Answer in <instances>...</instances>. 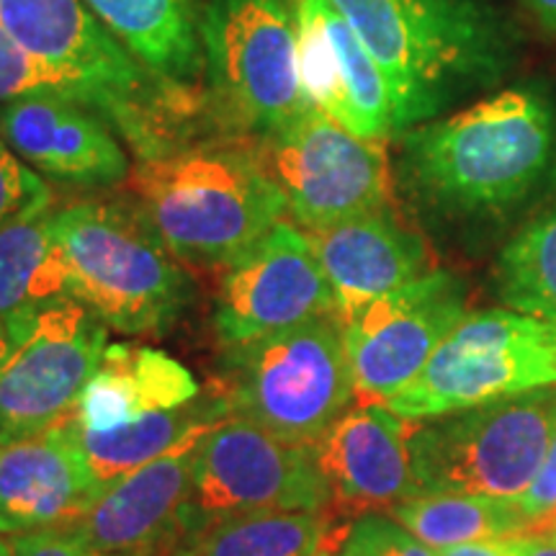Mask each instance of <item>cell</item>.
I'll return each instance as SVG.
<instances>
[{
  "mask_svg": "<svg viewBox=\"0 0 556 556\" xmlns=\"http://www.w3.org/2000/svg\"><path fill=\"white\" fill-rule=\"evenodd\" d=\"M11 544L13 556H106L90 544L75 526L21 533Z\"/></svg>",
  "mask_w": 556,
  "mask_h": 556,
  "instance_id": "cell-31",
  "label": "cell"
},
{
  "mask_svg": "<svg viewBox=\"0 0 556 556\" xmlns=\"http://www.w3.org/2000/svg\"><path fill=\"white\" fill-rule=\"evenodd\" d=\"M261 163L302 229H319L389 208L392 165L384 142L364 139L317 109L274 137Z\"/></svg>",
  "mask_w": 556,
  "mask_h": 556,
  "instance_id": "cell-11",
  "label": "cell"
},
{
  "mask_svg": "<svg viewBox=\"0 0 556 556\" xmlns=\"http://www.w3.org/2000/svg\"><path fill=\"white\" fill-rule=\"evenodd\" d=\"M0 139L21 160L67 184L109 186L129 157L106 116L67 93H26L0 103Z\"/></svg>",
  "mask_w": 556,
  "mask_h": 556,
  "instance_id": "cell-17",
  "label": "cell"
},
{
  "mask_svg": "<svg viewBox=\"0 0 556 556\" xmlns=\"http://www.w3.org/2000/svg\"><path fill=\"white\" fill-rule=\"evenodd\" d=\"M400 178L448 219H507L556 180V106L507 88L405 135Z\"/></svg>",
  "mask_w": 556,
  "mask_h": 556,
  "instance_id": "cell-1",
  "label": "cell"
},
{
  "mask_svg": "<svg viewBox=\"0 0 556 556\" xmlns=\"http://www.w3.org/2000/svg\"><path fill=\"white\" fill-rule=\"evenodd\" d=\"M50 197L52 191L41 184L37 173L26 168L16 152L0 139V227Z\"/></svg>",
  "mask_w": 556,
  "mask_h": 556,
  "instance_id": "cell-29",
  "label": "cell"
},
{
  "mask_svg": "<svg viewBox=\"0 0 556 556\" xmlns=\"http://www.w3.org/2000/svg\"><path fill=\"white\" fill-rule=\"evenodd\" d=\"M518 505L526 513L528 523H531L528 536H544L556 520V441L548 448L533 482L518 497Z\"/></svg>",
  "mask_w": 556,
  "mask_h": 556,
  "instance_id": "cell-30",
  "label": "cell"
},
{
  "mask_svg": "<svg viewBox=\"0 0 556 556\" xmlns=\"http://www.w3.org/2000/svg\"><path fill=\"white\" fill-rule=\"evenodd\" d=\"M135 204L176 258L232 266L287 217L258 155L184 148L142 157L129 173Z\"/></svg>",
  "mask_w": 556,
  "mask_h": 556,
  "instance_id": "cell-3",
  "label": "cell"
},
{
  "mask_svg": "<svg viewBox=\"0 0 556 556\" xmlns=\"http://www.w3.org/2000/svg\"><path fill=\"white\" fill-rule=\"evenodd\" d=\"M495 291L507 309L556 323V201L500 250Z\"/></svg>",
  "mask_w": 556,
  "mask_h": 556,
  "instance_id": "cell-26",
  "label": "cell"
},
{
  "mask_svg": "<svg viewBox=\"0 0 556 556\" xmlns=\"http://www.w3.org/2000/svg\"><path fill=\"white\" fill-rule=\"evenodd\" d=\"M0 556H13V544L3 536H0Z\"/></svg>",
  "mask_w": 556,
  "mask_h": 556,
  "instance_id": "cell-36",
  "label": "cell"
},
{
  "mask_svg": "<svg viewBox=\"0 0 556 556\" xmlns=\"http://www.w3.org/2000/svg\"><path fill=\"white\" fill-rule=\"evenodd\" d=\"M438 556H518V552L513 546V539H492L438 548Z\"/></svg>",
  "mask_w": 556,
  "mask_h": 556,
  "instance_id": "cell-32",
  "label": "cell"
},
{
  "mask_svg": "<svg viewBox=\"0 0 556 556\" xmlns=\"http://www.w3.org/2000/svg\"><path fill=\"white\" fill-rule=\"evenodd\" d=\"M526 5L548 34H556V0H526Z\"/></svg>",
  "mask_w": 556,
  "mask_h": 556,
  "instance_id": "cell-34",
  "label": "cell"
},
{
  "mask_svg": "<svg viewBox=\"0 0 556 556\" xmlns=\"http://www.w3.org/2000/svg\"><path fill=\"white\" fill-rule=\"evenodd\" d=\"M467 312L462 278L430 270L343 323L358 405H387L405 392Z\"/></svg>",
  "mask_w": 556,
  "mask_h": 556,
  "instance_id": "cell-13",
  "label": "cell"
},
{
  "mask_svg": "<svg viewBox=\"0 0 556 556\" xmlns=\"http://www.w3.org/2000/svg\"><path fill=\"white\" fill-rule=\"evenodd\" d=\"M229 417L232 415H229L227 402L214 389L208 394H199L189 405L168 409V413H152L131 426L114 430H86L75 417V438H78L90 475L103 490L116 479L127 477L129 471L168 454L189 435L217 428Z\"/></svg>",
  "mask_w": 556,
  "mask_h": 556,
  "instance_id": "cell-23",
  "label": "cell"
},
{
  "mask_svg": "<svg viewBox=\"0 0 556 556\" xmlns=\"http://www.w3.org/2000/svg\"><path fill=\"white\" fill-rule=\"evenodd\" d=\"M325 556H330V554H325Z\"/></svg>",
  "mask_w": 556,
  "mask_h": 556,
  "instance_id": "cell-38",
  "label": "cell"
},
{
  "mask_svg": "<svg viewBox=\"0 0 556 556\" xmlns=\"http://www.w3.org/2000/svg\"><path fill=\"white\" fill-rule=\"evenodd\" d=\"M541 539H548V541H552V544L556 546V523H554L552 528H548V531H546L544 536H541Z\"/></svg>",
  "mask_w": 556,
  "mask_h": 556,
  "instance_id": "cell-37",
  "label": "cell"
},
{
  "mask_svg": "<svg viewBox=\"0 0 556 556\" xmlns=\"http://www.w3.org/2000/svg\"><path fill=\"white\" fill-rule=\"evenodd\" d=\"M544 387H556V323L513 309L467 312L387 407L420 422Z\"/></svg>",
  "mask_w": 556,
  "mask_h": 556,
  "instance_id": "cell-9",
  "label": "cell"
},
{
  "mask_svg": "<svg viewBox=\"0 0 556 556\" xmlns=\"http://www.w3.org/2000/svg\"><path fill=\"white\" fill-rule=\"evenodd\" d=\"M52 197L0 227V325L11 343L47 304L67 296Z\"/></svg>",
  "mask_w": 556,
  "mask_h": 556,
  "instance_id": "cell-22",
  "label": "cell"
},
{
  "mask_svg": "<svg viewBox=\"0 0 556 556\" xmlns=\"http://www.w3.org/2000/svg\"><path fill=\"white\" fill-rule=\"evenodd\" d=\"M384 75L394 135L433 122L495 83L510 62L503 24L482 0H330Z\"/></svg>",
  "mask_w": 556,
  "mask_h": 556,
  "instance_id": "cell-2",
  "label": "cell"
},
{
  "mask_svg": "<svg viewBox=\"0 0 556 556\" xmlns=\"http://www.w3.org/2000/svg\"><path fill=\"white\" fill-rule=\"evenodd\" d=\"M266 510H330V490L309 446H294L229 417L197 448L184 541L225 518Z\"/></svg>",
  "mask_w": 556,
  "mask_h": 556,
  "instance_id": "cell-10",
  "label": "cell"
},
{
  "mask_svg": "<svg viewBox=\"0 0 556 556\" xmlns=\"http://www.w3.org/2000/svg\"><path fill=\"white\" fill-rule=\"evenodd\" d=\"M309 451L338 513H389L422 495L409 456V422L387 405L356 402Z\"/></svg>",
  "mask_w": 556,
  "mask_h": 556,
  "instance_id": "cell-15",
  "label": "cell"
},
{
  "mask_svg": "<svg viewBox=\"0 0 556 556\" xmlns=\"http://www.w3.org/2000/svg\"><path fill=\"white\" fill-rule=\"evenodd\" d=\"M518 556H556V546L541 536H520L513 539Z\"/></svg>",
  "mask_w": 556,
  "mask_h": 556,
  "instance_id": "cell-33",
  "label": "cell"
},
{
  "mask_svg": "<svg viewBox=\"0 0 556 556\" xmlns=\"http://www.w3.org/2000/svg\"><path fill=\"white\" fill-rule=\"evenodd\" d=\"M348 528H332L328 510L248 513L204 528L170 556H336Z\"/></svg>",
  "mask_w": 556,
  "mask_h": 556,
  "instance_id": "cell-24",
  "label": "cell"
},
{
  "mask_svg": "<svg viewBox=\"0 0 556 556\" xmlns=\"http://www.w3.org/2000/svg\"><path fill=\"white\" fill-rule=\"evenodd\" d=\"M336 315V294L304 229L283 219L227 266L217 299L219 338L245 345Z\"/></svg>",
  "mask_w": 556,
  "mask_h": 556,
  "instance_id": "cell-14",
  "label": "cell"
},
{
  "mask_svg": "<svg viewBox=\"0 0 556 556\" xmlns=\"http://www.w3.org/2000/svg\"><path fill=\"white\" fill-rule=\"evenodd\" d=\"M0 26L80 101L106 116L139 157L163 155L186 90L165 86L106 31L83 0H0Z\"/></svg>",
  "mask_w": 556,
  "mask_h": 556,
  "instance_id": "cell-4",
  "label": "cell"
},
{
  "mask_svg": "<svg viewBox=\"0 0 556 556\" xmlns=\"http://www.w3.org/2000/svg\"><path fill=\"white\" fill-rule=\"evenodd\" d=\"M336 556H438V552L422 544L394 518L368 513L351 523Z\"/></svg>",
  "mask_w": 556,
  "mask_h": 556,
  "instance_id": "cell-27",
  "label": "cell"
},
{
  "mask_svg": "<svg viewBox=\"0 0 556 556\" xmlns=\"http://www.w3.org/2000/svg\"><path fill=\"white\" fill-rule=\"evenodd\" d=\"M206 433L199 430L168 454L103 486L73 526L106 556H170L184 544L180 516Z\"/></svg>",
  "mask_w": 556,
  "mask_h": 556,
  "instance_id": "cell-16",
  "label": "cell"
},
{
  "mask_svg": "<svg viewBox=\"0 0 556 556\" xmlns=\"http://www.w3.org/2000/svg\"><path fill=\"white\" fill-rule=\"evenodd\" d=\"M304 232L336 294L340 323L435 270L420 235L402 225L389 208Z\"/></svg>",
  "mask_w": 556,
  "mask_h": 556,
  "instance_id": "cell-19",
  "label": "cell"
},
{
  "mask_svg": "<svg viewBox=\"0 0 556 556\" xmlns=\"http://www.w3.org/2000/svg\"><path fill=\"white\" fill-rule=\"evenodd\" d=\"M204 78L219 116L263 139L304 111L291 0H208L201 11Z\"/></svg>",
  "mask_w": 556,
  "mask_h": 556,
  "instance_id": "cell-8",
  "label": "cell"
},
{
  "mask_svg": "<svg viewBox=\"0 0 556 556\" xmlns=\"http://www.w3.org/2000/svg\"><path fill=\"white\" fill-rule=\"evenodd\" d=\"M556 441V387L409 422L422 492L518 500Z\"/></svg>",
  "mask_w": 556,
  "mask_h": 556,
  "instance_id": "cell-7",
  "label": "cell"
},
{
  "mask_svg": "<svg viewBox=\"0 0 556 556\" xmlns=\"http://www.w3.org/2000/svg\"><path fill=\"white\" fill-rule=\"evenodd\" d=\"M106 345V325L75 299L39 309L0 364V443L78 413Z\"/></svg>",
  "mask_w": 556,
  "mask_h": 556,
  "instance_id": "cell-12",
  "label": "cell"
},
{
  "mask_svg": "<svg viewBox=\"0 0 556 556\" xmlns=\"http://www.w3.org/2000/svg\"><path fill=\"white\" fill-rule=\"evenodd\" d=\"M11 348H13V343H11L9 332H5V330H3V325H0V364H3V361L9 358Z\"/></svg>",
  "mask_w": 556,
  "mask_h": 556,
  "instance_id": "cell-35",
  "label": "cell"
},
{
  "mask_svg": "<svg viewBox=\"0 0 556 556\" xmlns=\"http://www.w3.org/2000/svg\"><path fill=\"white\" fill-rule=\"evenodd\" d=\"M75 417L0 443V536L73 526L99 497L75 438Z\"/></svg>",
  "mask_w": 556,
  "mask_h": 556,
  "instance_id": "cell-18",
  "label": "cell"
},
{
  "mask_svg": "<svg viewBox=\"0 0 556 556\" xmlns=\"http://www.w3.org/2000/svg\"><path fill=\"white\" fill-rule=\"evenodd\" d=\"M106 31L165 86L189 90L204 75L197 0H83Z\"/></svg>",
  "mask_w": 556,
  "mask_h": 556,
  "instance_id": "cell-21",
  "label": "cell"
},
{
  "mask_svg": "<svg viewBox=\"0 0 556 556\" xmlns=\"http://www.w3.org/2000/svg\"><path fill=\"white\" fill-rule=\"evenodd\" d=\"M229 415L266 433L312 446L348 407L356 405L338 315L229 348L217 387Z\"/></svg>",
  "mask_w": 556,
  "mask_h": 556,
  "instance_id": "cell-6",
  "label": "cell"
},
{
  "mask_svg": "<svg viewBox=\"0 0 556 556\" xmlns=\"http://www.w3.org/2000/svg\"><path fill=\"white\" fill-rule=\"evenodd\" d=\"M199 394L193 374L168 353L137 343H109L80 397L78 420L86 430H114L189 405Z\"/></svg>",
  "mask_w": 556,
  "mask_h": 556,
  "instance_id": "cell-20",
  "label": "cell"
},
{
  "mask_svg": "<svg viewBox=\"0 0 556 556\" xmlns=\"http://www.w3.org/2000/svg\"><path fill=\"white\" fill-rule=\"evenodd\" d=\"M54 238L67 296L106 328L163 332L189 302V278L137 206L86 201L58 208Z\"/></svg>",
  "mask_w": 556,
  "mask_h": 556,
  "instance_id": "cell-5",
  "label": "cell"
},
{
  "mask_svg": "<svg viewBox=\"0 0 556 556\" xmlns=\"http://www.w3.org/2000/svg\"><path fill=\"white\" fill-rule=\"evenodd\" d=\"M26 93H67L78 99L65 80L31 60L0 26V103Z\"/></svg>",
  "mask_w": 556,
  "mask_h": 556,
  "instance_id": "cell-28",
  "label": "cell"
},
{
  "mask_svg": "<svg viewBox=\"0 0 556 556\" xmlns=\"http://www.w3.org/2000/svg\"><path fill=\"white\" fill-rule=\"evenodd\" d=\"M389 518L435 552L471 541L520 539L531 533V523L518 500L469 492H422L394 505Z\"/></svg>",
  "mask_w": 556,
  "mask_h": 556,
  "instance_id": "cell-25",
  "label": "cell"
}]
</instances>
